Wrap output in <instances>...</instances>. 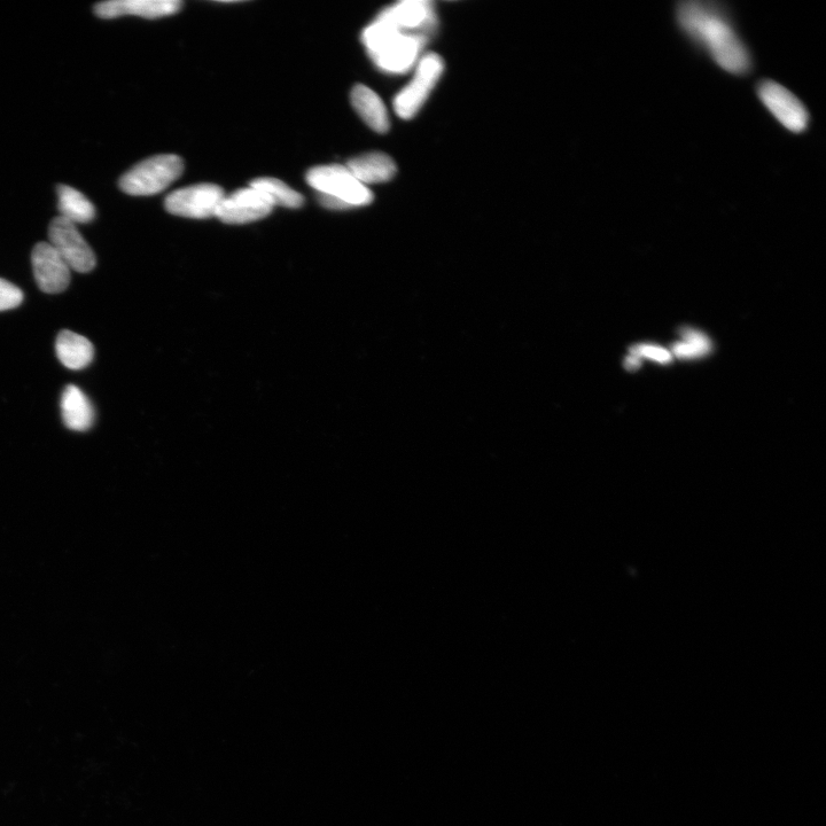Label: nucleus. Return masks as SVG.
<instances>
[{
  "instance_id": "obj_3",
  "label": "nucleus",
  "mask_w": 826,
  "mask_h": 826,
  "mask_svg": "<svg viewBox=\"0 0 826 826\" xmlns=\"http://www.w3.org/2000/svg\"><path fill=\"white\" fill-rule=\"evenodd\" d=\"M184 162L174 154H162L138 163L120 179V189L135 197L154 196L182 176Z\"/></svg>"
},
{
  "instance_id": "obj_8",
  "label": "nucleus",
  "mask_w": 826,
  "mask_h": 826,
  "mask_svg": "<svg viewBox=\"0 0 826 826\" xmlns=\"http://www.w3.org/2000/svg\"><path fill=\"white\" fill-rule=\"evenodd\" d=\"M758 95L762 104L787 130L800 134L807 129V108L783 85L770 80L762 81L758 87Z\"/></svg>"
},
{
  "instance_id": "obj_4",
  "label": "nucleus",
  "mask_w": 826,
  "mask_h": 826,
  "mask_svg": "<svg viewBox=\"0 0 826 826\" xmlns=\"http://www.w3.org/2000/svg\"><path fill=\"white\" fill-rule=\"evenodd\" d=\"M307 182L318 193L341 201L349 209L368 206L373 200L372 192L358 182L346 166L332 165L310 169Z\"/></svg>"
},
{
  "instance_id": "obj_11",
  "label": "nucleus",
  "mask_w": 826,
  "mask_h": 826,
  "mask_svg": "<svg viewBox=\"0 0 826 826\" xmlns=\"http://www.w3.org/2000/svg\"><path fill=\"white\" fill-rule=\"evenodd\" d=\"M31 263L36 283L43 292L57 294L66 290L70 283V269L49 243L35 246Z\"/></svg>"
},
{
  "instance_id": "obj_1",
  "label": "nucleus",
  "mask_w": 826,
  "mask_h": 826,
  "mask_svg": "<svg viewBox=\"0 0 826 826\" xmlns=\"http://www.w3.org/2000/svg\"><path fill=\"white\" fill-rule=\"evenodd\" d=\"M677 22L691 40L708 52L726 72L744 75L752 67L751 54L732 27L726 12L714 3L684 2L677 7Z\"/></svg>"
},
{
  "instance_id": "obj_17",
  "label": "nucleus",
  "mask_w": 826,
  "mask_h": 826,
  "mask_svg": "<svg viewBox=\"0 0 826 826\" xmlns=\"http://www.w3.org/2000/svg\"><path fill=\"white\" fill-rule=\"evenodd\" d=\"M57 192L60 216L65 220L74 224L95 220L96 208L83 193L68 185H59Z\"/></svg>"
},
{
  "instance_id": "obj_13",
  "label": "nucleus",
  "mask_w": 826,
  "mask_h": 826,
  "mask_svg": "<svg viewBox=\"0 0 826 826\" xmlns=\"http://www.w3.org/2000/svg\"><path fill=\"white\" fill-rule=\"evenodd\" d=\"M348 170L358 182L378 184L391 181L396 174V165L385 153L373 152L360 155L347 163Z\"/></svg>"
},
{
  "instance_id": "obj_14",
  "label": "nucleus",
  "mask_w": 826,
  "mask_h": 826,
  "mask_svg": "<svg viewBox=\"0 0 826 826\" xmlns=\"http://www.w3.org/2000/svg\"><path fill=\"white\" fill-rule=\"evenodd\" d=\"M61 413L69 430L85 432L95 423V409L79 387L70 385L61 397Z\"/></svg>"
},
{
  "instance_id": "obj_18",
  "label": "nucleus",
  "mask_w": 826,
  "mask_h": 826,
  "mask_svg": "<svg viewBox=\"0 0 826 826\" xmlns=\"http://www.w3.org/2000/svg\"><path fill=\"white\" fill-rule=\"evenodd\" d=\"M253 189L260 191L272 207L300 208L305 204V198L299 192L277 178H257L251 183Z\"/></svg>"
},
{
  "instance_id": "obj_16",
  "label": "nucleus",
  "mask_w": 826,
  "mask_h": 826,
  "mask_svg": "<svg viewBox=\"0 0 826 826\" xmlns=\"http://www.w3.org/2000/svg\"><path fill=\"white\" fill-rule=\"evenodd\" d=\"M59 361L70 370H82L92 362L95 348L91 342L72 331H62L56 344Z\"/></svg>"
},
{
  "instance_id": "obj_12",
  "label": "nucleus",
  "mask_w": 826,
  "mask_h": 826,
  "mask_svg": "<svg viewBox=\"0 0 826 826\" xmlns=\"http://www.w3.org/2000/svg\"><path fill=\"white\" fill-rule=\"evenodd\" d=\"M179 0H109L98 3L95 13L101 19H115L124 15H136L145 19L169 17L181 11Z\"/></svg>"
},
{
  "instance_id": "obj_10",
  "label": "nucleus",
  "mask_w": 826,
  "mask_h": 826,
  "mask_svg": "<svg viewBox=\"0 0 826 826\" xmlns=\"http://www.w3.org/2000/svg\"><path fill=\"white\" fill-rule=\"evenodd\" d=\"M379 18L391 23L402 33L425 38L432 33L435 27V13L433 5L427 0H409L392 7H388Z\"/></svg>"
},
{
  "instance_id": "obj_9",
  "label": "nucleus",
  "mask_w": 826,
  "mask_h": 826,
  "mask_svg": "<svg viewBox=\"0 0 826 826\" xmlns=\"http://www.w3.org/2000/svg\"><path fill=\"white\" fill-rule=\"evenodd\" d=\"M272 208L260 191L249 186L225 196L215 217L227 224H247L267 217Z\"/></svg>"
},
{
  "instance_id": "obj_21",
  "label": "nucleus",
  "mask_w": 826,
  "mask_h": 826,
  "mask_svg": "<svg viewBox=\"0 0 826 826\" xmlns=\"http://www.w3.org/2000/svg\"><path fill=\"white\" fill-rule=\"evenodd\" d=\"M630 353L636 357H646L650 358V360L659 362L661 364H668L672 361V355L668 352V350L664 348H660L657 346H650V345H640L635 346L630 349Z\"/></svg>"
},
{
  "instance_id": "obj_19",
  "label": "nucleus",
  "mask_w": 826,
  "mask_h": 826,
  "mask_svg": "<svg viewBox=\"0 0 826 826\" xmlns=\"http://www.w3.org/2000/svg\"><path fill=\"white\" fill-rule=\"evenodd\" d=\"M684 341L676 342L673 346V353L683 360H691V358H699L711 352V341L708 340L705 334L696 330L685 329L682 332Z\"/></svg>"
},
{
  "instance_id": "obj_22",
  "label": "nucleus",
  "mask_w": 826,
  "mask_h": 826,
  "mask_svg": "<svg viewBox=\"0 0 826 826\" xmlns=\"http://www.w3.org/2000/svg\"><path fill=\"white\" fill-rule=\"evenodd\" d=\"M641 364V358L633 355H630L625 362L626 369L629 371L640 369Z\"/></svg>"
},
{
  "instance_id": "obj_20",
  "label": "nucleus",
  "mask_w": 826,
  "mask_h": 826,
  "mask_svg": "<svg viewBox=\"0 0 826 826\" xmlns=\"http://www.w3.org/2000/svg\"><path fill=\"white\" fill-rule=\"evenodd\" d=\"M23 301V293L19 287L0 278V311L17 308Z\"/></svg>"
},
{
  "instance_id": "obj_5",
  "label": "nucleus",
  "mask_w": 826,
  "mask_h": 826,
  "mask_svg": "<svg viewBox=\"0 0 826 826\" xmlns=\"http://www.w3.org/2000/svg\"><path fill=\"white\" fill-rule=\"evenodd\" d=\"M443 69V60L435 53L426 54L418 61L412 81L394 99L395 112L401 119L409 120L420 111L439 82Z\"/></svg>"
},
{
  "instance_id": "obj_6",
  "label": "nucleus",
  "mask_w": 826,
  "mask_h": 826,
  "mask_svg": "<svg viewBox=\"0 0 826 826\" xmlns=\"http://www.w3.org/2000/svg\"><path fill=\"white\" fill-rule=\"evenodd\" d=\"M49 238V244L56 249L69 269L77 272L95 269L96 255L74 223L61 216L53 218L49 227Z\"/></svg>"
},
{
  "instance_id": "obj_2",
  "label": "nucleus",
  "mask_w": 826,
  "mask_h": 826,
  "mask_svg": "<svg viewBox=\"0 0 826 826\" xmlns=\"http://www.w3.org/2000/svg\"><path fill=\"white\" fill-rule=\"evenodd\" d=\"M362 42L379 69L386 73L403 74L417 64L426 40L402 33L378 17L363 31Z\"/></svg>"
},
{
  "instance_id": "obj_15",
  "label": "nucleus",
  "mask_w": 826,
  "mask_h": 826,
  "mask_svg": "<svg viewBox=\"0 0 826 826\" xmlns=\"http://www.w3.org/2000/svg\"><path fill=\"white\" fill-rule=\"evenodd\" d=\"M352 104L357 114L372 130L386 134L389 130L387 108L376 92L358 84L352 91Z\"/></svg>"
},
{
  "instance_id": "obj_7",
  "label": "nucleus",
  "mask_w": 826,
  "mask_h": 826,
  "mask_svg": "<svg viewBox=\"0 0 826 826\" xmlns=\"http://www.w3.org/2000/svg\"><path fill=\"white\" fill-rule=\"evenodd\" d=\"M224 197L222 187L215 184H198L169 194L165 207L170 214L204 220L216 216Z\"/></svg>"
}]
</instances>
